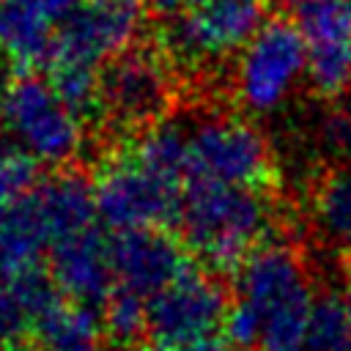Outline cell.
<instances>
[{
  "mask_svg": "<svg viewBox=\"0 0 351 351\" xmlns=\"http://www.w3.org/2000/svg\"><path fill=\"white\" fill-rule=\"evenodd\" d=\"M313 307V282L302 255L288 244H263L236 271L225 337L239 348L302 351Z\"/></svg>",
  "mask_w": 351,
  "mask_h": 351,
  "instance_id": "cell-1",
  "label": "cell"
},
{
  "mask_svg": "<svg viewBox=\"0 0 351 351\" xmlns=\"http://www.w3.org/2000/svg\"><path fill=\"white\" fill-rule=\"evenodd\" d=\"M178 225L189 250L214 271L239 269L274 225V206L263 189L186 178Z\"/></svg>",
  "mask_w": 351,
  "mask_h": 351,
  "instance_id": "cell-2",
  "label": "cell"
},
{
  "mask_svg": "<svg viewBox=\"0 0 351 351\" xmlns=\"http://www.w3.org/2000/svg\"><path fill=\"white\" fill-rule=\"evenodd\" d=\"M269 0H195L186 3L176 16L165 19L162 52L173 66L200 71L244 44L266 22Z\"/></svg>",
  "mask_w": 351,
  "mask_h": 351,
  "instance_id": "cell-3",
  "label": "cell"
},
{
  "mask_svg": "<svg viewBox=\"0 0 351 351\" xmlns=\"http://www.w3.org/2000/svg\"><path fill=\"white\" fill-rule=\"evenodd\" d=\"M0 126L19 151L44 165H66L82 151V121L52 82L19 74L3 88Z\"/></svg>",
  "mask_w": 351,
  "mask_h": 351,
  "instance_id": "cell-4",
  "label": "cell"
},
{
  "mask_svg": "<svg viewBox=\"0 0 351 351\" xmlns=\"http://www.w3.org/2000/svg\"><path fill=\"white\" fill-rule=\"evenodd\" d=\"M274 176L266 134L241 115H203L189 126L186 178L263 189Z\"/></svg>",
  "mask_w": 351,
  "mask_h": 351,
  "instance_id": "cell-5",
  "label": "cell"
},
{
  "mask_svg": "<svg viewBox=\"0 0 351 351\" xmlns=\"http://www.w3.org/2000/svg\"><path fill=\"white\" fill-rule=\"evenodd\" d=\"M302 77H307V49L299 25L266 19L239 52L233 90L244 110L266 115L293 96Z\"/></svg>",
  "mask_w": 351,
  "mask_h": 351,
  "instance_id": "cell-6",
  "label": "cell"
},
{
  "mask_svg": "<svg viewBox=\"0 0 351 351\" xmlns=\"http://www.w3.org/2000/svg\"><path fill=\"white\" fill-rule=\"evenodd\" d=\"M184 186L145 167L132 151L101 165L93 181L96 217L121 230L162 228L178 219Z\"/></svg>",
  "mask_w": 351,
  "mask_h": 351,
  "instance_id": "cell-7",
  "label": "cell"
},
{
  "mask_svg": "<svg viewBox=\"0 0 351 351\" xmlns=\"http://www.w3.org/2000/svg\"><path fill=\"white\" fill-rule=\"evenodd\" d=\"M140 0H85L69 16L52 41V66L99 69L123 55L143 27Z\"/></svg>",
  "mask_w": 351,
  "mask_h": 351,
  "instance_id": "cell-8",
  "label": "cell"
},
{
  "mask_svg": "<svg viewBox=\"0 0 351 351\" xmlns=\"http://www.w3.org/2000/svg\"><path fill=\"white\" fill-rule=\"evenodd\" d=\"M173 101V63L162 49H126L107 63L99 107L121 126H151Z\"/></svg>",
  "mask_w": 351,
  "mask_h": 351,
  "instance_id": "cell-9",
  "label": "cell"
},
{
  "mask_svg": "<svg viewBox=\"0 0 351 351\" xmlns=\"http://www.w3.org/2000/svg\"><path fill=\"white\" fill-rule=\"evenodd\" d=\"M228 310L222 285L206 271L186 269L148 299V335L162 348H170L200 335H214L225 324Z\"/></svg>",
  "mask_w": 351,
  "mask_h": 351,
  "instance_id": "cell-10",
  "label": "cell"
},
{
  "mask_svg": "<svg viewBox=\"0 0 351 351\" xmlns=\"http://www.w3.org/2000/svg\"><path fill=\"white\" fill-rule=\"evenodd\" d=\"M299 33L307 49V80L315 93L335 99L351 88V0L299 5Z\"/></svg>",
  "mask_w": 351,
  "mask_h": 351,
  "instance_id": "cell-11",
  "label": "cell"
},
{
  "mask_svg": "<svg viewBox=\"0 0 351 351\" xmlns=\"http://www.w3.org/2000/svg\"><path fill=\"white\" fill-rule=\"evenodd\" d=\"M110 255L115 280L145 299L156 296L189 269L181 244L165 228L121 230L110 241Z\"/></svg>",
  "mask_w": 351,
  "mask_h": 351,
  "instance_id": "cell-12",
  "label": "cell"
},
{
  "mask_svg": "<svg viewBox=\"0 0 351 351\" xmlns=\"http://www.w3.org/2000/svg\"><path fill=\"white\" fill-rule=\"evenodd\" d=\"M49 277L55 280L58 291L77 304L90 307L104 302L115 277L110 244L93 228L55 241L49 250Z\"/></svg>",
  "mask_w": 351,
  "mask_h": 351,
  "instance_id": "cell-13",
  "label": "cell"
},
{
  "mask_svg": "<svg viewBox=\"0 0 351 351\" xmlns=\"http://www.w3.org/2000/svg\"><path fill=\"white\" fill-rule=\"evenodd\" d=\"M52 244H55V233L36 197V186L25 197L0 206V274L3 277L36 269L41 252Z\"/></svg>",
  "mask_w": 351,
  "mask_h": 351,
  "instance_id": "cell-14",
  "label": "cell"
},
{
  "mask_svg": "<svg viewBox=\"0 0 351 351\" xmlns=\"http://www.w3.org/2000/svg\"><path fill=\"white\" fill-rule=\"evenodd\" d=\"M52 16L36 0H0V55L30 69L52 55Z\"/></svg>",
  "mask_w": 351,
  "mask_h": 351,
  "instance_id": "cell-15",
  "label": "cell"
},
{
  "mask_svg": "<svg viewBox=\"0 0 351 351\" xmlns=\"http://www.w3.org/2000/svg\"><path fill=\"white\" fill-rule=\"evenodd\" d=\"M310 225L324 244L351 252V162H340L313 186Z\"/></svg>",
  "mask_w": 351,
  "mask_h": 351,
  "instance_id": "cell-16",
  "label": "cell"
},
{
  "mask_svg": "<svg viewBox=\"0 0 351 351\" xmlns=\"http://www.w3.org/2000/svg\"><path fill=\"white\" fill-rule=\"evenodd\" d=\"M38 351H99L101 318L88 304H58L36 326Z\"/></svg>",
  "mask_w": 351,
  "mask_h": 351,
  "instance_id": "cell-17",
  "label": "cell"
},
{
  "mask_svg": "<svg viewBox=\"0 0 351 351\" xmlns=\"http://www.w3.org/2000/svg\"><path fill=\"white\" fill-rule=\"evenodd\" d=\"M132 154L154 173L181 184L189 173V126L159 118L134 140Z\"/></svg>",
  "mask_w": 351,
  "mask_h": 351,
  "instance_id": "cell-18",
  "label": "cell"
},
{
  "mask_svg": "<svg viewBox=\"0 0 351 351\" xmlns=\"http://www.w3.org/2000/svg\"><path fill=\"white\" fill-rule=\"evenodd\" d=\"M101 326L110 340L121 346H132L143 332H148V299L118 285L110 291V296L101 302Z\"/></svg>",
  "mask_w": 351,
  "mask_h": 351,
  "instance_id": "cell-19",
  "label": "cell"
},
{
  "mask_svg": "<svg viewBox=\"0 0 351 351\" xmlns=\"http://www.w3.org/2000/svg\"><path fill=\"white\" fill-rule=\"evenodd\" d=\"M302 351H351V318L340 299L315 302Z\"/></svg>",
  "mask_w": 351,
  "mask_h": 351,
  "instance_id": "cell-20",
  "label": "cell"
},
{
  "mask_svg": "<svg viewBox=\"0 0 351 351\" xmlns=\"http://www.w3.org/2000/svg\"><path fill=\"white\" fill-rule=\"evenodd\" d=\"M52 88L58 90V96L77 112H90L99 110V82L101 74H96L93 69H82V66H52Z\"/></svg>",
  "mask_w": 351,
  "mask_h": 351,
  "instance_id": "cell-21",
  "label": "cell"
},
{
  "mask_svg": "<svg viewBox=\"0 0 351 351\" xmlns=\"http://www.w3.org/2000/svg\"><path fill=\"white\" fill-rule=\"evenodd\" d=\"M36 186V159L25 151L0 148V206L25 197Z\"/></svg>",
  "mask_w": 351,
  "mask_h": 351,
  "instance_id": "cell-22",
  "label": "cell"
},
{
  "mask_svg": "<svg viewBox=\"0 0 351 351\" xmlns=\"http://www.w3.org/2000/svg\"><path fill=\"white\" fill-rule=\"evenodd\" d=\"M318 145L337 162H351V104L332 107L318 121Z\"/></svg>",
  "mask_w": 351,
  "mask_h": 351,
  "instance_id": "cell-23",
  "label": "cell"
},
{
  "mask_svg": "<svg viewBox=\"0 0 351 351\" xmlns=\"http://www.w3.org/2000/svg\"><path fill=\"white\" fill-rule=\"evenodd\" d=\"M30 324V315L19 299V293L14 291L11 280L0 274V340L8 337H19Z\"/></svg>",
  "mask_w": 351,
  "mask_h": 351,
  "instance_id": "cell-24",
  "label": "cell"
},
{
  "mask_svg": "<svg viewBox=\"0 0 351 351\" xmlns=\"http://www.w3.org/2000/svg\"><path fill=\"white\" fill-rule=\"evenodd\" d=\"M165 351H230V343L228 337H219V335H200V337L176 343Z\"/></svg>",
  "mask_w": 351,
  "mask_h": 351,
  "instance_id": "cell-25",
  "label": "cell"
},
{
  "mask_svg": "<svg viewBox=\"0 0 351 351\" xmlns=\"http://www.w3.org/2000/svg\"><path fill=\"white\" fill-rule=\"evenodd\" d=\"M140 5H143L145 11L162 16V19H170V16H176V14L186 5V0H140Z\"/></svg>",
  "mask_w": 351,
  "mask_h": 351,
  "instance_id": "cell-26",
  "label": "cell"
},
{
  "mask_svg": "<svg viewBox=\"0 0 351 351\" xmlns=\"http://www.w3.org/2000/svg\"><path fill=\"white\" fill-rule=\"evenodd\" d=\"M49 16H69L77 5H82L85 0H36Z\"/></svg>",
  "mask_w": 351,
  "mask_h": 351,
  "instance_id": "cell-27",
  "label": "cell"
},
{
  "mask_svg": "<svg viewBox=\"0 0 351 351\" xmlns=\"http://www.w3.org/2000/svg\"><path fill=\"white\" fill-rule=\"evenodd\" d=\"M340 302H343V307H346V313H348V318H351V277H348V282H346V288H343Z\"/></svg>",
  "mask_w": 351,
  "mask_h": 351,
  "instance_id": "cell-28",
  "label": "cell"
},
{
  "mask_svg": "<svg viewBox=\"0 0 351 351\" xmlns=\"http://www.w3.org/2000/svg\"><path fill=\"white\" fill-rule=\"evenodd\" d=\"M118 351H148V348H140V346H121Z\"/></svg>",
  "mask_w": 351,
  "mask_h": 351,
  "instance_id": "cell-29",
  "label": "cell"
},
{
  "mask_svg": "<svg viewBox=\"0 0 351 351\" xmlns=\"http://www.w3.org/2000/svg\"><path fill=\"white\" fill-rule=\"evenodd\" d=\"M285 3H291V5H296V8H299V5H304V3H313V0H285Z\"/></svg>",
  "mask_w": 351,
  "mask_h": 351,
  "instance_id": "cell-30",
  "label": "cell"
},
{
  "mask_svg": "<svg viewBox=\"0 0 351 351\" xmlns=\"http://www.w3.org/2000/svg\"><path fill=\"white\" fill-rule=\"evenodd\" d=\"M0 351H3V346H0Z\"/></svg>",
  "mask_w": 351,
  "mask_h": 351,
  "instance_id": "cell-31",
  "label": "cell"
}]
</instances>
